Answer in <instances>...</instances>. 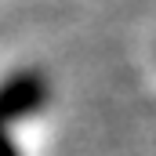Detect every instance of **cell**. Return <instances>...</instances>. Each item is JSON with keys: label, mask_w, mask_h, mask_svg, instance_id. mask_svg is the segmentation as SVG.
Wrapping results in <instances>:
<instances>
[{"label": "cell", "mask_w": 156, "mask_h": 156, "mask_svg": "<svg viewBox=\"0 0 156 156\" xmlns=\"http://www.w3.org/2000/svg\"><path fill=\"white\" fill-rule=\"evenodd\" d=\"M47 98V83L40 73H15L11 80L0 83V131L11 120H22L37 113Z\"/></svg>", "instance_id": "cell-1"}, {"label": "cell", "mask_w": 156, "mask_h": 156, "mask_svg": "<svg viewBox=\"0 0 156 156\" xmlns=\"http://www.w3.org/2000/svg\"><path fill=\"white\" fill-rule=\"evenodd\" d=\"M0 156H22L18 149H15V145H11V138H7L4 131H0Z\"/></svg>", "instance_id": "cell-2"}]
</instances>
